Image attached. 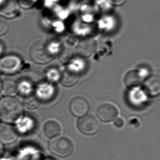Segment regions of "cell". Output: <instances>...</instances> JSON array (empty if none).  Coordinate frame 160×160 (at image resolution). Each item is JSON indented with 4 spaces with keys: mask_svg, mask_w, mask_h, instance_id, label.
I'll list each match as a JSON object with an SVG mask.
<instances>
[{
    "mask_svg": "<svg viewBox=\"0 0 160 160\" xmlns=\"http://www.w3.org/2000/svg\"><path fill=\"white\" fill-rule=\"evenodd\" d=\"M18 138V133L15 128L9 125L3 126L0 129V142L4 144L14 143Z\"/></svg>",
    "mask_w": 160,
    "mask_h": 160,
    "instance_id": "cell-11",
    "label": "cell"
},
{
    "mask_svg": "<svg viewBox=\"0 0 160 160\" xmlns=\"http://www.w3.org/2000/svg\"><path fill=\"white\" fill-rule=\"evenodd\" d=\"M0 92L4 97L14 98L18 94L17 82L12 79L5 80L3 82Z\"/></svg>",
    "mask_w": 160,
    "mask_h": 160,
    "instance_id": "cell-15",
    "label": "cell"
},
{
    "mask_svg": "<svg viewBox=\"0 0 160 160\" xmlns=\"http://www.w3.org/2000/svg\"><path fill=\"white\" fill-rule=\"evenodd\" d=\"M14 123L16 126L15 129L17 132L19 131L21 132H25L32 129L35 122L31 117L22 114L17 119Z\"/></svg>",
    "mask_w": 160,
    "mask_h": 160,
    "instance_id": "cell-14",
    "label": "cell"
},
{
    "mask_svg": "<svg viewBox=\"0 0 160 160\" xmlns=\"http://www.w3.org/2000/svg\"><path fill=\"white\" fill-rule=\"evenodd\" d=\"M78 130L82 134L91 136L96 134L100 130V123L92 115H86L80 117L77 122Z\"/></svg>",
    "mask_w": 160,
    "mask_h": 160,
    "instance_id": "cell-5",
    "label": "cell"
},
{
    "mask_svg": "<svg viewBox=\"0 0 160 160\" xmlns=\"http://www.w3.org/2000/svg\"><path fill=\"white\" fill-rule=\"evenodd\" d=\"M0 73H1V72H0Z\"/></svg>",
    "mask_w": 160,
    "mask_h": 160,
    "instance_id": "cell-25",
    "label": "cell"
},
{
    "mask_svg": "<svg viewBox=\"0 0 160 160\" xmlns=\"http://www.w3.org/2000/svg\"><path fill=\"white\" fill-rule=\"evenodd\" d=\"M3 151H4V148H3V146L2 143L0 142V157L2 156L3 153Z\"/></svg>",
    "mask_w": 160,
    "mask_h": 160,
    "instance_id": "cell-23",
    "label": "cell"
},
{
    "mask_svg": "<svg viewBox=\"0 0 160 160\" xmlns=\"http://www.w3.org/2000/svg\"><path fill=\"white\" fill-rule=\"evenodd\" d=\"M143 90L148 95L155 98L160 94V77L157 74L149 76L143 82Z\"/></svg>",
    "mask_w": 160,
    "mask_h": 160,
    "instance_id": "cell-9",
    "label": "cell"
},
{
    "mask_svg": "<svg viewBox=\"0 0 160 160\" xmlns=\"http://www.w3.org/2000/svg\"><path fill=\"white\" fill-rule=\"evenodd\" d=\"M79 79V74L76 70L66 68L61 74L60 82L63 87L69 88L74 86L78 82Z\"/></svg>",
    "mask_w": 160,
    "mask_h": 160,
    "instance_id": "cell-10",
    "label": "cell"
},
{
    "mask_svg": "<svg viewBox=\"0 0 160 160\" xmlns=\"http://www.w3.org/2000/svg\"><path fill=\"white\" fill-rule=\"evenodd\" d=\"M76 54V51L73 48L65 47L61 52L59 58L63 63H68L75 58Z\"/></svg>",
    "mask_w": 160,
    "mask_h": 160,
    "instance_id": "cell-17",
    "label": "cell"
},
{
    "mask_svg": "<svg viewBox=\"0 0 160 160\" xmlns=\"http://www.w3.org/2000/svg\"><path fill=\"white\" fill-rule=\"evenodd\" d=\"M29 54L35 62L41 65L48 63L54 58L49 44L43 39L36 41L32 44Z\"/></svg>",
    "mask_w": 160,
    "mask_h": 160,
    "instance_id": "cell-2",
    "label": "cell"
},
{
    "mask_svg": "<svg viewBox=\"0 0 160 160\" xmlns=\"http://www.w3.org/2000/svg\"><path fill=\"white\" fill-rule=\"evenodd\" d=\"M23 114V106L15 98L4 97L0 99V120L4 123H14Z\"/></svg>",
    "mask_w": 160,
    "mask_h": 160,
    "instance_id": "cell-1",
    "label": "cell"
},
{
    "mask_svg": "<svg viewBox=\"0 0 160 160\" xmlns=\"http://www.w3.org/2000/svg\"><path fill=\"white\" fill-rule=\"evenodd\" d=\"M114 125L117 128H122L123 125H124V121H123V119L121 118H116V119L114 120Z\"/></svg>",
    "mask_w": 160,
    "mask_h": 160,
    "instance_id": "cell-20",
    "label": "cell"
},
{
    "mask_svg": "<svg viewBox=\"0 0 160 160\" xmlns=\"http://www.w3.org/2000/svg\"><path fill=\"white\" fill-rule=\"evenodd\" d=\"M41 101L35 95V93L25 98L24 106L29 109H36L39 107L41 103Z\"/></svg>",
    "mask_w": 160,
    "mask_h": 160,
    "instance_id": "cell-18",
    "label": "cell"
},
{
    "mask_svg": "<svg viewBox=\"0 0 160 160\" xmlns=\"http://www.w3.org/2000/svg\"><path fill=\"white\" fill-rule=\"evenodd\" d=\"M50 152L62 158L71 156L75 150V146L71 139L62 136L52 141L49 145Z\"/></svg>",
    "mask_w": 160,
    "mask_h": 160,
    "instance_id": "cell-3",
    "label": "cell"
},
{
    "mask_svg": "<svg viewBox=\"0 0 160 160\" xmlns=\"http://www.w3.org/2000/svg\"><path fill=\"white\" fill-rule=\"evenodd\" d=\"M143 82V76L137 69H132L127 72L124 77V83L129 89L136 88Z\"/></svg>",
    "mask_w": 160,
    "mask_h": 160,
    "instance_id": "cell-12",
    "label": "cell"
},
{
    "mask_svg": "<svg viewBox=\"0 0 160 160\" xmlns=\"http://www.w3.org/2000/svg\"><path fill=\"white\" fill-rule=\"evenodd\" d=\"M98 42L93 38H85L78 43L77 52L82 58L92 56L98 49Z\"/></svg>",
    "mask_w": 160,
    "mask_h": 160,
    "instance_id": "cell-8",
    "label": "cell"
},
{
    "mask_svg": "<svg viewBox=\"0 0 160 160\" xmlns=\"http://www.w3.org/2000/svg\"><path fill=\"white\" fill-rule=\"evenodd\" d=\"M23 67V61L20 57L14 54H8L0 58V72L7 75H13L19 72Z\"/></svg>",
    "mask_w": 160,
    "mask_h": 160,
    "instance_id": "cell-4",
    "label": "cell"
},
{
    "mask_svg": "<svg viewBox=\"0 0 160 160\" xmlns=\"http://www.w3.org/2000/svg\"><path fill=\"white\" fill-rule=\"evenodd\" d=\"M118 112L117 107L110 103H102L96 109V114L98 118L106 122L114 120L118 115Z\"/></svg>",
    "mask_w": 160,
    "mask_h": 160,
    "instance_id": "cell-7",
    "label": "cell"
},
{
    "mask_svg": "<svg viewBox=\"0 0 160 160\" xmlns=\"http://www.w3.org/2000/svg\"><path fill=\"white\" fill-rule=\"evenodd\" d=\"M2 83H3V82H2V80L0 79V91L1 90V89H2Z\"/></svg>",
    "mask_w": 160,
    "mask_h": 160,
    "instance_id": "cell-24",
    "label": "cell"
},
{
    "mask_svg": "<svg viewBox=\"0 0 160 160\" xmlns=\"http://www.w3.org/2000/svg\"><path fill=\"white\" fill-rule=\"evenodd\" d=\"M4 45L2 43L0 42V55H1L3 52H4Z\"/></svg>",
    "mask_w": 160,
    "mask_h": 160,
    "instance_id": "cell-22",
    "label": "cell"
},
{
    "mask_svg": "<svg viewBox=\"0 0 160 160\" xmlns=\"http://www.w3.org/2000/svg\"><path fill=\"white\" fill-rule=\"evenodd\" d=\"M110 3L115 6H120L125 3L127 0H109Z\"/></svg>",
    "mask_w": 160,
    "mask_h": 160,
    "instance_id": "cell-21",
    "label": "cell"
},
{
    "mask_svg": "<svg viewBox=\"0 0 160 160\" xmlns=\"http://www.w3.org/2000/svg\"><path fill=\"white\" fill-rule=\"evenodd\" d=\"M8 30V24L3 20L0 19V36L6 34Z\"/></svg>",
    "mask_w": 160,
    "mask_h": 160,
    "instance_id": "cell-19",
    "label": "cell"
},
{
    "mask_svg": "<svg viewBox=\"0 0 160 160\" xmlns=\"http://www.w3.org/2000/svg\"><path fill=\"white\" fill-rule=\"evenodd\" d=\"M43 132L49 138H54L58 136L62 132V128L58 121L51 120L47 121L43 126Z\"/></svg>",
    "mask_w": 160,
    "mask_h": 160,
    "instance_id": "cell-13",
    "label": "cell"
},
{
    "mask_svg": "<svg viewBox=\"0 0 160 160\" xmlns=\"http://www.w3.org/2000/svg\"><path fill=\"white\" fill-rule=\"evenodd\" d=\"M17 82L18 93L26 98L34 93L33 85L30 80L22 79Z\"/></svg>",
    "mask_w": 160,
    "mask_h": 160,
    "instance_id": "cell-16",
    "label": "cell"
},
{
    "mask_svg": "<svg viewBox=\"0 0 160 160\" xmlns=\"http://www.w3.org/2000/svg\"><path fill=\"white\" fill-rule=\"evenodd\" d=\"M69 110L74 117H80L86 115L90 110L88 101L82 96L74 98L69 103Z\"/></svg>",
    "mask_w": 160,
    "mask_h": 160,
    "instance_id": "cell-6",
    "label": "cell"
}]
</instances>
